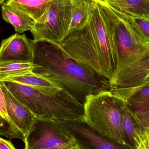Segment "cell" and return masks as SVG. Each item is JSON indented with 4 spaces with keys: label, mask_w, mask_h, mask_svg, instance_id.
<instances>
[{
    "label": "cell",
    "mask_w": 149,
    "mask_h": 149,
    "mask_svg": "<svg viewBox=\"0 0 149 149\" xmlns=\"http://www.w3.org/2000/svg\"><path fill=\"white\" fill-rule=\"evenodd\" d=\"M2 81L37 118L58 120L84 119V105L63 89L49 91L18 82Z\"/></svg>",
    "instance_id": "3"
},
{
    "label": "cell",
    "mask_w": 149,
    "mask_h": 149,
    "mask_svg": "<svg viewBox=\"0 0 149 149\" xmlns=\"http://www.w3.org/2000/svg\"><path fill=\"white\" fill-rule=\"evenodd\" d=\"M33 63L11 62L0 63V81L10 75L33 72L37 67Z\"/></svg>",
    "instance_id": "19"
},
{
    "label": "cell",
    "mask_w": 149,
    "mask_h": 149,
    "mask_svg": "<svg viewBox=\"0 0 149 149\" xmlns=\"http://www.w3.org/2000/svg\"><path fill=\"white\" fill-rule=\"evenodd\" d=\"M5 0H0V4H2L3 3H4V1Z\"/></svg>",
    "instance_id": "26"
},
{
    "label": "cell",
    "mask_w": 149,
    "mask_h": 149,
    "mask_svg": "<svg viewBox=\"0 0 149 149\" xmlns=\"http://www.w3.org/2000/svg\"><path fill=\"white\" fill-rule=\"evenodd\" d=\"M113 94L123 100L138 121L143 134L149 133V81L138 86L110 88Z\"/></svg>",
    "instance_id": "9"
},
{
    "label": "cell",
    "mask_w": 149,
    "mask_h": 149,
    "mask_svg": "<svg viewBox=\"0 0 149 149\" xmlns=\"http://www.w3.org/2000/svg\"><path fill=\"white\" fill-rule=\"evenodd\" d=\"M53 0H8V4L37 21L42 15L46 8Z\"/></svg>",
    "instance_id": "18"
},
{
    "label": "cell",
    "mask_w": 149,
    "mask_h": 149,
    "mask_svg": "<svg viewBox=\"0 0 149 149\" xmlns=\"http://www.w3.org/2000/svg\"><path fill=\"white\" fill-rule=\"evenodd\" d=\"M33 72L55 83L84 104L87 96L109 90V81L70 56L60 44L49 41L31 40Z\"/></svg>",
    "instance_id": "1"
},
{
    "label": "cell",
    "mask_w": 149,
    "mask_h": 149,
    "mask_svg": "<svg viewBox=\"0 0 149 149\" xmlns=\"http://www.w3.org/2000/svg\"><path fill=\"white\" fill-rule=\"evenodd\" d=\"M0 112L4 119L8 121V122L11 123L10 121L8 114H7L5 96L1 86H0Z\"/></svg>",
    "instance_id": "22"
},
{
    "label": "cell",
    "mask_w": 149,
    "mask_h": 149,
    "mask_svg": "<svg viewBox=\"0 0 149 149\" xmlns=\"http://www.w3.org/2000/svg\"><path fill=\"white\" fill-rule=\"evenodd\" d=\"M24 149H73L74 140L58 120L37 118L25 137Z\"/></svg>",
    "instance_id": "7"
},
{
    "label": "cell",
    "mask_w": 149,
    "mask_h": 149,
    "mask_svg": "<svg viewBox=\"0 0 149 149\" xmlns=\"http://www.w3.org/2000/svg\"><path fill=\"white\" fill-rule=\"evenodd\" d=\"M2 18L11 24L19 34L31 31L34 28L36 21L22 11L7 3H3L1 7Z\"/></svg>",
    "instance_id": "14"
},
{
    "label": "cell",
    "mask_w": 149,
    "mask_h": 149,
    "mask_svg": "<svg viewBox=\"0 0 149 149\" xmlns=\"http://www.w3.org/2000/svg\"><path fill=\"white\" fill-rule=\"evenodd\" d=\"M122 127L125 144L137 149L144 134L135 116L127 106L122 115Z\"/></svg>",
    "instance_id": "13"
},
{
    "label": "cell",
    "mask_w": 149,
    "mask_h": 149,
    "mask_svg": "<svg viewBox=\"0 0 149 149\" xmlns=\"http://www.w3.org/2000/svg\"><path fill=\"white\" fill-rule=\"evenodd\" d=\"M95 4V0H71V16L69 34L87 25L89 15Z\"/></svg>",
    "instance_id": "15"
},
{
    "label": "cell",
    "mask_w": 149,
    "mask_h": 149,
    "mask_svg": "<svg viewBox=\"0 0 149 149\" xmlns=\"http://www.w3.org/2000/svg\"><path fill=\"white\" fill-rule=\"evenodd\" d=\"M0 81H10L25 84L34 87L49 90L58 91L61 88L55 83L33 72L17 75H10Z\"/></svg>",
    "instance_id": "17"
},
{
    "label": "cell",
    "mask_w": 149,
    "mask_h": 149,
    "mask_svg": "<svg viewBox=\"0 0 149 149\" xmlns=\"http://www.w3.org/2000/svg\"><path fill=\"white\" fill-rule=\"evenodd\" d=\"M33 49L25 34L16 33L2 41L0 63L7 62L33 63Z\"/></svg>",
    "instance_id": "10"
},
{
    "label": "cell",
    "mask_w": 149,
    "mask_h": 149,
    "mask_svg": "<svg viewBox=\"0 0 149 149\" xmlns=\"http://www.w3.org/2000/svg\"><path fill=\"white\" fill-rule=\"evenodd\" d=\"M0 149H16L10 141L0 137Z\"/></svg>",
    "instance_id": "23"
},
{
    "label": "cell",
    "mask_w": 149,
    "mask_h": 149,
    "mask_svg": "<svg viewBox=\"0 0 149 149\" xmlns=\"http://www.w3.org/2000/svg\"><path fill=\"white\" fill-rule=\"evenodd\" d=\"M60 45L70 56L109 82L114 76L117 67L114 37L109 25L102 21L96 2L87 25L69 34Z\"/></svg>",
    "instance_id": "2"
},
{
    "label": "cell",
    "mask_w": 149,
    "mask_h": 149,
    "mask_svg": "<svg viewBox=\"0 0 149 149\" xmlns=\"http://www.w3.org/2000/svg\"><path fill=\"white\" fill-rule=\"evenodd\" d=\"M137 149H149V133L143 135Z\"/></svg>",
    "instance_id": "24"
},
{
    "label": "cell",
    "mask_w": 149,
    "mask_h": 149,
    "mask_svg": "<svg viewBox=\"0 0 149 149\" xmlns=\"http://www.w3.org/2000/svg\"><path fill=\"white\" fill-rule=\"evenodd\" d=\"M0 135L8 138H17L24 141V137L20 131L5 119L0 118Z\"/></svg>",
    "instance_id": "21"
},
{
    "label": "cell",
    "mask_w": 149,
    "mask_h": 149,
    "mask_svg": "<svg viewBox=\"0 0 149 149\" xmlns=\"http://www.w3.org/2000/svg\"><path fill=\"white\" fill-rule=\"evenodd\" d=\"M102 19L112 30L116 46L117 67L114 77L126 72L149 52L145 43L127 19L106 3L95 1Z\"/></svg>",
    "instance_id": "4"
},
{
    "label": "cell",
    "mask_w": 149,
    "mask_h": 149,
    "mask_svg": "<svg viewBox=\"0 0 149 149\" xmlns=\"http://www.w3.org/2000/svg\"></svg>",
    "instance_id": "29"
},
{
    "label": "cell",
    "mask_w": 149,
    "mask_h": 149,
    "mask_svg": "<svg viewBox=\"0 0 149 149\" xmlns=\"http://www.w3.org/2000/svg\"><path fill=\"white\" fill-rule=\"evenodd\" d=\"M0 86L4 93L7 114L11 124L25 137L29 134L36 117L8 90L3 82Z\"/></svg>",
    "instance_id": "11"
},
{
    "label": "cell",
    "mask_w": 149,
    "mask_h": 149,
    "mask_svg": "<svg viewBox=\"0 0 149 149\" xmlns=\"http://www.w3.org/2000/svg\"><path fill=\"white\" fill-rule=\"evenodd\" d=\"M71 0H53L31 31L35 41L60 43L69 34Z\"/></svg>",
    "instance_id": "6"
},
{
    "label": "cell",
    "mask_w": 149,
    "mask_h": 149,
    "mask_svg": "<svg viewBox=\"0 0 149 149\" xmlns=\"http://www.w3.org/2000/svg\"><path fill=\"white\" fill-rule=\"evenodd\" d=\"M73 149H79L77 148H76V147H75V148H73Z\"/></svg>",
    "instance_id": "28"
},
{
    "label": "cell",
    "mask_w": 149,
    "mask_h": 149,
    "mask_svg": "<svg viewBox=\"0 0 149 149\" xmlns=\"http://www.w3.org/2000/svg\"><path fill=\"white\" fill-rule=\"evenodd\" d=\"M106 3L119 13L149 17V0H109Z\"/></svg>",
    "instance_id": "16"
},
{
    "label": "cell",
    "mask_w": 149,
    "mask_h": 149,
    "mask_svg": "<svg viewBox=\"0 0 149 149\" xmlns=\"http://www.w3.org/2000/svg\"><path fill=\"white\" fill-rule=\"evenodd\" d=\"M95 1H97L100 2L106 3L109 0H95Z\"/></svg>",
    "instance_id": "25"
},
{
    "label": "cell",
    "mask_w": 149,
    "mask_h": 149,
    "mask_svg": "<svg viewBox=\"0 0 149 149\" xmlns=\"http://www.w3.org/2000/svg\"><path fill=\"white\" fill-rule=\"evenodd\" d=\"M58 120L79 149H134L98 132L83 120Z\"/></svg>",
    "instance_id": "8"
},
{
    "label": "cell",
    "mask_w": 149,
    "mask_h": 149,
    "mask_svg": "<svg viewBox=\"0 0 149 149\" xmlns=\"http://www.w3.org/2000/svg\"><path fill=\"white\" fill-rule=\"evenodd\" d=\"M119 13L133 26L143 41L149 45V17Z\"/></svg>",
    "instance_id": "20"
},
{
    "label": "cell",
    "mask_w": 149,
    "mask_h": 149,
    "mask_svg": "<svg viewBox=\"0 0 149 149\" xmlns=\"http://www.w3.org/2000/svg\"><path fill=\"white\" fill-rule=\"evenodd\" d=\"M83 105L86 122L104 136L125 144L122 115L127 105L123 100L104 90L87 96Z\"/></svg>",
    "instance_id": "5"
},
{
    "label": "cell",
    "mask_w": 149,
    "mask_h": 149,
    "mask_svg": "<svg viewBox=\"0 0 149 149\" xmlns=\"http://www.w3.org/2000/svg\"><path fill=\"white\" fill-rule=\"evenodd\" d=\"M149 75V52L128 70L113 78L110 88H126L141 86L146 82Z\"/></svg>",
    "instance_id": "12"
},
{
    "label": "cell",
    "mask_w": 149,
    "mask_h": 149,
    "mask_svg": "<svg viewBox=\"0 0 149 149\" xmlns=\"http://www.w3.org/2000/svg\"><path fill=\"white\" fill-rule=\"evenodd\" d=\"M146 81H149V75L147 77V79H146Z\"/></svg>",
    "instance_id": "27"
}]
</instances>
